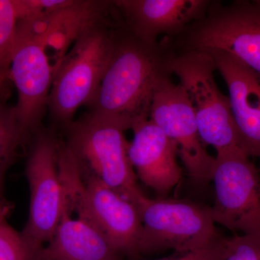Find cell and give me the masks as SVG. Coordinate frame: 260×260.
Wrapping results in <instances>:
<instances>
[{"label": "cell", "mask_w": 260, "mask_h": 260, "mask_svg": "<svg viewBox=\"0 0 260 260\" xmlns=\"http://www.w3.org/2000/svg\"><path fill=\"white\" fill-rule=\"evenodd\" d=\"M73 2V0H15L18 20H43L66 8Z\"/></svg>", "instance_id": "obj_21"}, {"label": "cell", "mask_w": 260, "mask_h": 260, "mask_svg": "<svg viewBox=\"0 0 260 260\" xmlns=\"http://www.w3.org/2000/svg\"><path fill=\"white\" fill-rule=\"evenodd\" d=\"M60 140L49 130L34 135L25 167L30 188L28 221L22 234L42 245L49 242L62 216L65 197L58 156Z\"/></svg>", "instance_id": "obj_9"}, {"label": "cell", "mask_w": 260, "mask_h": 260, "mask_svg": "<svg viewBox=\"0 0 260 260\" xmlns=\"http://www.w3.org/2000/svg\"><path fill=\"white\" fill-rule=\"evenodd\" d=\"M8 211V208L5 206L3 200H0V221L5 220V217H6Z\"/></svg>", "instance_id": "obj_24"}, {"label": "cell", "mask_w": 260, "mask_h": 260, "mask_svg": "<svg viewBox=\"0 0 260 260\" xmlns=\"http://www.w3.org/2000/svg\"><path fill=\"white\" fill-rule=\"evenodd\" d=\"M107 16L84 29L54 70L48 109L61 126L93 99L112 58L116 28Z\"/></svg>", "instance_id": "obj_3"}, {"label": "cell", "mask_w": 260, "mask_h": 260, "mask_svg": "<svg viewBox=\"0 0 260 260\" xmlns=\"http://www.w3.org/2000/svg\"><path fill=\"white\" fill-rule=\"evenodd\" d=\"M206 53V52H205ZM229 89V103L241 147L260 158V80L237 58L222 51L208 53Z\"/></svg>", "instance_id": "obj_14"}, {"label": "cell", "mask_w": 260, "mask_h": 260, "mask_svg": "<svg viewBox=\"0 0 260 260\" xmlns=\"http://www.w3.org/2000/svg\"><path fill=\"white\" fill-rule=\"evenodd\" d=\"M47 50L39 36L18 26L8 79L14 83L18 91V102L14 107L17 117L32 135L42 129L54 77V67L50 64Z\"/></svg>", "instance_id": "obj_11"}, {"label": "cell", "mask_w": 260, "mask_h": 260, "mask_svg": "<svg viewBox=\"0 0 260 260\" xmlns=\"http://www.w3.org/2000/svg\"><path fill=\"white\" fill-rule=\"evenodd\" d=\"M18 23L15 0H0V70L9 68L16 42Z\"/></svg>", "instance_id": "obj_19"}, {"label": "cell", "mask_w": 260, "mask_h": 260, "mask_svg": "<svg viewBox=\"0 0 260 260\" xmlns=\"http://www.w3.org/2000/svg\"><path fill=\"white\" fill-rule=\"evenodd\" d=\"M112 3L122 15L126 28L150 44H158L160 36L185 30L205 15L210 5L207 0H116Z\"/></svg>", "instance_id": "obj_13"}, {"label": "cell", "mask_w": 260, "mask_h": 260, "mask_svg": "<svg viewBox=\"0 0 260 260\" xmlns=\"http://www.w3.org/2000/svg\"><path fill=\"white\" fill-rule=\"evenodd\" d=\"M185 30V51L227 53L260 80V0H238L208 8Z\"/></svg>", "instance_id": "obj_7"}, {"label": "cell", "mask_w": 260, "mask_h": 260, "mask_svg": "<svg viewBox=\"0 0 260 260\" xmlns=\"http://www.w3.org/2000/svg\"><path fill=\"white\" fill-rule=\"evenodd\" d=\"M216 152L211 174L214 221L235 235L260 237L259 171L241 148Z\"/></svg>", "instance_id": "obj_8"}, {"label": "cell", "mask_w": 260, "mask_h": 260, "mask_svg": "<svg viewBox=\"0 0 260 260\" xmlns=\"http://www.w3.org/2000/svg\"><path fill=\"white\" fill-rule=\"evenodd\" d=\"M112 1L73 0L47 18L36 21L18 20V25L29 29L41 38L47 49L56 51L55 70L68 51V47L90 24L107 16Z\"/></svg>", "instance_id": "obj_15"}, {"label": "cell", "mask_w": 260, "mask_h": 260, "mask_svg": "<svg viewBox=\"0 0 260 260\" xmlns=\"http://www.w3.org/2000/svg\"><path fill=\"white\" fill-rule=\"evenodd\" d=\"M42 247L15 231L6 220L0 221V260H40Z\"/></svg>", "instance_id": "obj_18"}, {"label": "cell", "mask_w": 260, "mask_h": 260, "mask_svg": "<svg viewBox=\"0 0 260 260\" xmlns=\"http://www.w3.org/2000/svg\"><path fill=\"white\" fill-rule=\"evenodd\" d=\"M40 260H121L105 238L82 219H73L65 205L62 216Z\"/></svg>", "instance_id": "obj_16"}, {"label": "cell", "mask_w": 260, "mask_h": 260, "mask_svg": "<svg viewBox=\"0 0 260 260\" xmlns=\"http://www.w3.org/2000/svg\"><path fill=\"white\" fill-rule=\"evenodd\" d=\"M149 119L177 144L178 155L191 179L200 184L211 181L215 158L200 138L194 108L180 84L172 83L169 77L162 80L154 95Z\"/></svg>", "instance_id": "obj_10"}, {"label": "cell", "mask_w": 260, "mask_h": 260, "mask_svg": "<svg viewBox=\"0 0 260 260\" xmlns=\"http://www.w3.org/2000/svg\"><path fill=\"white\" fill-rule=\"evenodd\" d=\"M169 58L158 44L135 37L126 28L116 27L112 58L95 95L86 105L88 112L119 119L129 129L148 120L154 95L169 77Z\"/></svg>", "instance_id": "obj_1"}, {"label": "cell", "mask_w": 260, "mask_h": 260, "mask_svg": "<svg viewBox=\"0 0 260 260\" xmlns=\"http://www.w3.org/2000/svg\"><path fill=\"white\" fill-rule=\"evenodd\" d=\"M128 158L137 178L164 199L180 182L182 170L177 162V145L150 120L132 128Z\"/></svg>", "instance_id": "obj_12"}, {"label": "cell", "mask_w": 260, "mask_h": 260, "mask_svg": "<svg viewBox=\"0 0 260 260\" xmlns=\"http://www.w3.org/2000/svg\"><path fill=\"white\" fill-rule=\"evenodd\" d=\"M215 260H260V237L237 234L223 238Z\"/></svg>", "instance_id": "obj_20"}, {"label": "cell", "mask_w": 260, "mask_h": 260, "mask_svg": "<svg viewBox=\"0 0 260 260\" xmlns=\"http://www.w3.org/2000/svg\"><path fill=\"white\" fill-rule=\"evenodd\" d=\"M142 224L140 254L167 250L183 253L211 245L221 237L210 207L177 200H152L141 190L130 200Z\"/></svg>", "instance_id": "obj_5"}, {"label": "cell", "mask_w": 260, "mask_h": 260, "mask_svg": "<svg viewBox=\"0 0 260 260\" xmlns=\"http://www.w3.org/2000/svg\"><path fill=\"white\" fill-rule=\"evenodd\" d=\"M168 69L179 78L190 99L203 144L211 145L216 151L242 149L229 97L219 90L215 81L213 57L202 51H185L170 56Z\"/></svg>", "instance_id": "obj_6"}, {"label": "cell", "mask_w": 260, "mask_h": 260, "mask_svg": "<svg viewBox=\"0 0 260 260\" xmlns=\"http://www.w3.org/2000/svg\"><path fill=\"white\" fill-rule=\"evenodd\" d=\"M58 167L68 211L95 228L116 254L139 255L143 224L135 205L99 178L83 174L70 150H61Z\"/></svg>", "instance_id": "obj_2"}, {"label": "cell", "mask_w": 260, "mask_h": 260, "mask_svg": "<svg viewBox=\"0 0 260 260\" xmlns=\"http://www.w3.org/2000/svg\"><path fill=\"white\" fill-rule=\"evenodd\" d=\"M223 238H220L211 245L199 249V250L183 253L180 255L173 258H164L156 260H215L221 250Z\"/></svg>", "instance_id": "obj_22"}, {"label": "cell", "mask_w": 260, "mask_h": 260, "mask_svg": "<svg viewBox=\"0 0 260 260\" xmlns=\"http://www.w3.org/2000/svg\"><path fill=\"white\" fill-rule=\"evenodd\" d=\"M64 144L83 174L99 178L126 200L140 191L128 158L127 126L111 116L88 112L62 126Z\"/></svg>", "instance_id": "obj_4"}, {"label": "cell", "mask_w": 260, "mask_h": 260, "mask_svg": "<svg viewBox=\"0 0 260 260\" xmlns=\"http://www.w3.org/2000/svg\"><path fill=\"white\" fill-rule=\"evenodd\" d=\"M34 135L18 120L14 107L0 99V200H3L5 174L18 158L20 148Z\"/></svg>", "instance_id": "obj_17"}, {"label": "cell", "mask_w": 260, "mask_h": 260, "mask_svg": "<svg viewBox=\"0 0 260 260\" xmlns=\"http://www.w3.org/2000/svg\"><path fill=\"white\" fill-rule=\"evenodd\" d=\"M8 80V70H0V99H3V90Z\"/></svg>", "instance_id": "obj_23"}]
</instances>
